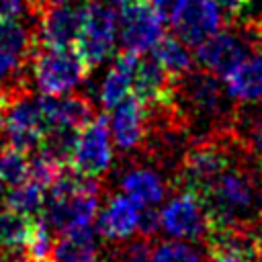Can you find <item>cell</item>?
<instances>
[{"label": "cell", "instance_id": "32", "mask_svg": "<svg viewBox=\"0 0 262 262\" xmlns=\"http://www.w3.org/2000/svg\"><path fill=\"white\" fill-rule=\"evenodd\" d=\"M217 2L221 4V8H223L227 14H239L242 8H244V4H246L248 0H217Z\"/></svg>", "mask_w": 262, "mask_h": 262}, {"label": "cell", "instance_id": "34", "mask_svg": "<svg viewBox=\"0 0 262 262\" xmlns=\"http://www.w3.org/2000/svg\"><path fill=\"white\" fill-rule=\"evenodd\" d=\"M4 194H6V184H4V180L0 178V199H2Z\"/></svg>", "mask_w": 262, "mask_h": 262}, {"label": "cell", "instance_id": "30", "mask_svg": "<svg viewBox=\"0 0 262 262\" xmlns=\"http://www.w3.org/2000/svg\"><path fill=\"white\" fill-rule=\"evenodd\" d=\"M209 262H262V260H254V258H250L242 252H233V250H211Z\"/></svg>", "mask_w": 262, "mask_h": 262}, {"label": "cell", "instance_id": "11", "mask_svg": "<svg viewBox=\"0 0 262 262\" xmlns=\"http://www.w3.org/2000/svg\"><path fill=\"white\" fill-rule=\"evenodd\" d=\"M47 133L39 98L29 92H20L10 98L6 106V139L10 145L33 154L41 147Z\"/></svg>", "mask_w": 262, "mask_h": 262}, {"label": "cell", "instance_id": "26", "mask_svg": "<svg viewBox=\"0 0 262 262\" xmlns=\"http://www.w3.org/2000/svg\"><path fill=\"white\" fill-rule=\"evenodd\" d=\"M68 164L59 162L57 158L37 149V154L33 151V156L29 158V172H27V180L37 182L43 188H49L66 170Z\"/></svg>", "mask_w": 262, "mask_h": 262}, {"label": "cell", "instance_id": "25", "mask_svg": "<svg viewBox=\"0 0 262 262\" xmlns=\"http://www.w3.org/2000/svg\"><path fill=\"white\" fill-rule=\"evenodd\" d=\"M27 172H29V154L10 145L8 141L0 145V178L4 180V184L10 188L25 182Z\"/></svg>", "mask_w": 262, "mask_h": 262}, {"label": "cell", "instance_id": "31", "mask_svg": "<svg viewBox=\"0 0 262 262\" xmlns=\"http://www.w3.org/2000/svg\"><path fill=\"white\" fill-rule=\"evenodd\" d=\"M12 96H16V94H8V92L0 90V145H2V133H6V106Z\"/></svg>", "mask_w": 262, "mask_h": 262}, {"label": "cell", "instance_id": "21", "mask_svg": "<svg viewBox=\"0 0 262 262\" xmlns=\"http://www.w3.org/2000/svg\"><path fill=\"white\" fill-rule=\"evenodd\" d=\"M156 61L178 82L182 80L186 74L192 72L194 66V53L190 51V45L186 41H182L178 35H164L156 47L151 49Z\"/></svg>", "mask_w": 262, "mask_h": 262}, {"label": "cell", "instance_id": "14", "mask_svg": "<svg viewBox=\"0 0 262 262\" xmlns=\"http://www.w3.org/2000/svg\"><path fill=\"white\" fill-rule=\"evenodd\" d=\"M43 121L47 131L49 129H82L86 123H90L96 117L94 104L82 96V94H59V96H47L41 94L39 98Z\"/></svg>", "mask_w": 262, "mask_h": 262}, {"label": "cell", "instance_id": "16", "mask_svg": "<svg viewBox=\"0 0 262 262\" xmlns=\"http://www.w3.org/2000/svg\"><path fill=\"white\" fill-rule=\"evenodd\" d=\"M176 80L156 61V57H141L135 68L133 94L145 108L170 104L174 100Z\"/></svg>", "mask_w": 262, "mask_h": 262}, {"label": "cell", "instance_id": "17", "mask_svg": "<svg viewBox=\"0 0 262 262\" xmlns=\"http://www.w3.org/2000/svg\"><path fill=\"white\" fill-rule=\"evenodd\" d=\"M225 88L235 102H262V51H250L225 78Z\"/></svg>", "mask_w": 262, "mask_h": 262}, {"label": "cell", "instance_id": "3", "mask_svg": "<svg viewBox=\"0 0 262 262\" xmlns=\"http://www.w3.org/2000/svg\"><path fill=\"white\" fill-rule=\"evenodd\" d=\"M29 66L37 90L47 96L72 92L82 80H86L90 72L76 47L35 45Z\"/></svg>", "mask_w": 262, "mask_h": 262}, {"label": "cell", "instance_id": "13", "mask_svg": "<svg viewBox=\"0 0 262 262\" xmlns=\"http://www.w3.org/2000/svg\"><path fill=\"white\" fill-rule=\"evenodd\" d=\"M111 137L115 147L129 154L145 145L149 135V121L145 106L137 100L135 94L127 96L123 102H119L115 108H111Z\"/></svg>", "mask_w": 262, "mask_h": 262}, {"label": "cell", "instance_id": "24", "mask_svg": "<svg viewBox=\"0 0 262 262\" xmlns=\"http://www.w3.org/2000/svg\"><path fill=\"white\" fill-rule=\"evenodd\" d=\"M151 262H209V252L196 248L194 242L170 237L154 246Z\"/></svg>", "mask_w": 262, "mask_h": 262}, {"label": "cell", "instance_id": "12", "mask_svg": "<svg viewBox=\"0 0 262 262\" xmlns=\"http://www.w3.org/2000/svg\"><path fill=\"white\" fill-rule=\"evenodd\" d=\"M250 51V39L244 33L221 27L217 33L196 45L194 59L203 70L225 78Z\"/></svg>", "mask_w": 262, "mask_h": 262}, {"label": "cell", "instance_id": "9", "mask_svg": "<svg viewBox=\"0 0 262 262\" xmlns=\"http://www.w3.org/2000/svg\"><path fill=\"white\" fill-rule=\"evenodd\" d=\"M84 25V6L70 2L39 0V10L33 23L35 45L43 47H76Z\"/></svg>", "mask_w": 262, "mask_h": 262}, {"label": "cell", "instance_id": "20", "mask_svg": "<svg viewBox=\"0 0 262 262\" xmlns=\"http://www.w3.org/2000/svg\"><path fill=\"white\" fill-rule=\"evenodd\" d=\"M121 190L131 196L137 205L149 207L164 201L168 194V182L164 176L149 166H133L121 176Z\"/></svg>", "mask_w": 262, "mask_h": 262}, {"label": "cell", "instance_id": "5", "mask_svg": "<svg viewBox=\"0 0 262 262\" xmlns=\"http://www.w3.org/2000/svg\"><path fill=\"white\" fill-rule=\"evenodd\" d=\"M35 49V31L23 20L0 18V90L8 94L27 92L25 68Z\"/></svg>", "mask_w": 262, "mask_h": 262}, {"label": "cell", "instance_id": "10", "mask_svg": "<svg viewBox=\"0 0 262 262\" xmlns=\"http://www.w3.org/2000/svg\"><path fill=\"white\" fill-rule=\"evenodd\" d=\"M113 164V137L108 119L96 115L78 131L70 166L88 178H102Z\"/></svg>", "mask_w": 262, "mask_h": 262}, {"label": "cell", "instance_id": "4", "mask_svg": "<svg viewBox=\"0 0 262 262\" xmlns=\"http://www.w3.org/2000/svg\"><path fill=\"white\" fill-rule=\"evenodd\" d=\"M162 16L190 47L201 45L223 27L225 10L217 0H156Z\"/></svg>", "mask_w": 262, "mask_h": 262}, {"label": "cell", "instance_id": "7", "mask_svg": "<svg viewBox=\"0 0 262 262\" xmlns=\"http://www.w3.org/2000/svg\"><path fill=\"white\" fill-rule=\"evenodd\" d=\"M164 16L156 0H125L119 6V41L125 51L147 53L164 37Z\"/></svg>", "mask_w": 262, "mask_h": 262}, {"label": "cell", "instance_id": "19", "mask_svg": "<svg viewBox=\"0 0 262 262\" xmlns=\"http://www.w3.org/2000/svg\"><path fill=\"white\" fill-rule=\"evenodd\" d=\"M96 235L98 231L92 227V223L57 233L53 262H104Z\"/></svg>", "mask_w": 262, "mask_h": 262}, {"label": "cell", "instance_id": "6", "mask_svg": "<svg viewBox=\"0 0 262 262\" xmlns=\"http://www.w3.org/2000/svg\"><path fill=\"white\" fill-rule=\"evenodd\" d=\"M119 37V12L115 6L88 0L84 4V25L76 41V51L90 70L113 55Z\"/></svg>", "mask_w": 262, "mask_h": 262}, {"label": "cell", "instance_id": "33", "mask_svg": "<svg viewBox=\"0 0 262 262\" xmlns=\"http://www.w3.org/2000/svg\"><path fill=\"white\" fill-rule=\"evenodd\" d=\"M254 45H256V49L262 51V27H258L254 33Z\"/></svg>", "mask_w": 262, "mask_h": 262}, {"label": "cell", "instance_id": "1", "mask_svg": "<svg viewBox=\"0 0 262 262\" xmlns=\"http://www.w3.org/2000/svg\"><path fill=\"white\" fill-rule=\"evenodd\" d=\"M201 199L207 207L211 229L262 227V172L250 158L248 149H244L207 186Z\"/></svg>", "mask_w": 262, "mask_h": 262}, {"label": "cell", "instance_id": "23", "mask_svg": "<svg viewBox=\"0 0 262 262\" xmlns=\"http://www.w3.org/2000/svg\"><path fill=\"white\" fill-rule=\"evenodd\" d=\"M47 199V188L39 186L33 180H25L16 186H10L4 194V205L12 207L14 211H20L29 217H37L43 213Z\"/></svg>", "mask_w": 262, "mask_h": 262}, {"label": "cell", "instance_id": "29", "mask_svg": "<svg viewBox=\"0 0 262 262\" xmlns=\"http://www.w3.org/2000/svg\"><path fill=\"white\" fill-rule=\"evenodd\" d=\"M160 229H162V223H160V211H156V205L141 207L137 233H139V235H143V237L154 239V235H156Z\"/></svg>", "mask_w": 262, "mask_h": 262}, {"label": "cell", "instance_id": "2", "mask_svg": "<svg viewBox=\"0 0 262 262\" xmlns=\"http://www.w3.org/2000/svg\"><path fill=\"white\" fill-rule=\"evenodd\" d=\"M174 102L188 131L203 129V135L231 131L237 125L235 100L219 82V76L201 68L176 82ZM201 135V137H203Z\"/></svg>", "mask_w": 262, "mask_h": 262}, {"label": "cell", "instance_id": "28", "mask_svg": "<svg viewBox=\"0 0 262 262\" xmlns=\"http://www.w3.org/2000/svg\"><path fill=\"white\" fill-rule=\"evenodd\" d=\"M39 2L35 0H0V18H12L23 23H35Z\"/></svg>", "mask_w": 262, "mask_h": 262}, {"label": "cell", "instance_id": "22", "mask_svg": "<svg viewBox=\"0 0 262 262\" xmlns=\"http://www.w3.org/2000/svg\"><path fill=\"white\" fill-rule=\"evenodd\" d=\"M55 231L41 217H33L27 239H25V262H53L55 256Z\"/></svg>", "mask_w": 262, "mask_h": 262}, {"label": "cell", "instance_id": "18", "mask_svg": "<svg viewBox=\"0 0 262 262\" xmlns=\"http://www.w3.org/2000/svg\"><path fill=\"white\" fill-rule=\"evenodd\" d=\"M137 61H139V55L125 49L115 57L98 90V100L104 111L115 108L119 102H123L127 96L133 94V78H135Z\"/></svg>", "mask_w": 262, "mask_h": 262}, {"label": "cell", "instance_id": "27", "mask_svg": "<svg viewBox=\"0 0 262 262\" xmlns=\"http://www.w3.org/2000/svg\"><path fill=\"white\" fill-rule=\"evenodd\" d=\"M151 239L135 233V237L121 239L115 252L104 262H151Z\"/></svg>", "mask_w": 262, "mask_h": 262}, {"label": "cell", "instance_id": "15", "mask_svg": "<svg viewBox=\"0 0 262 262\" xmlns=\"http://www.w3.org/2000/svg\"><path fill=\"white\" fill-rule=\"evenodd\" d=\"M139 215L141 205H137L131 196H127L125 192L113 194L96 215V231L108 242L127 239L137 233Z\"/></svg>", "mask_w": 262, "mask_h": 262}, {"label": "cell", "instance_id": "8", "mask_svg": "<svg viewBox=\"0 0 262 262\" xmlns=\"http://www.w3.org/2000/svg\"><path fill=\"white\" fill-rule=\"evenodd\" d=\"M162 231L174 239L205 242L211 229L209 213L203 199L188 188H176V192L160 209Z\"/></svg>", "mask_w": 262, "mask_h": 262}]
</instances>
